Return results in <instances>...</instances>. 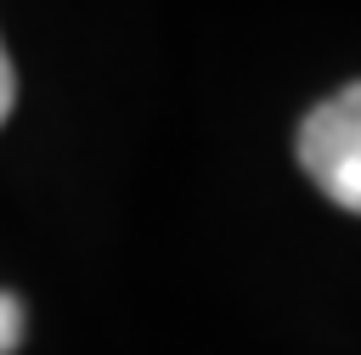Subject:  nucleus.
Masks as SVG:
<instances>
[{"mask_svg":"<svg viewBox=\"0 0 361 355\" xmlns=\"http://www.w3.org/2000/svg\"><path fill=\"white\" fill-rule=\"evenodd\" d=\"M299 169L316 180V192L327 203L361 214V79L305 113Z\"/></svg>","mask_w":361,"mask_h":355,"instance_id":"f257e3e1","label":"nucleus"},{"mask_svg":"<svg viewBox=\"0 0 361 355\" xmlns=\"http://www.w3.org/2000/svg\"><path fill=\"white\" fill-rule=\"evenodd\" d=\"M23 344V304L11 293H0V355H11Z\"/></svg>","mask_w":361,"mask_h":355,"instance_id":"f03ea898","label":"nucleus"},{"mask_svg":"<svg viewBox=\"0 0 361 355\" xmlns=\"http://www.w3.org/2000/svg\"><path fill=\"white\" fill-rule=\"evenodd\" d=\"M11 101H17V73H11V56H6V45H0V124H6Z\"/></svg>","mask_w":361,"mask_h":355,"instance_id":"7ed1b4c3","label":"nucleus"}]
</instances>
